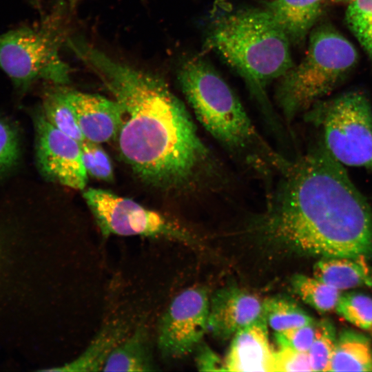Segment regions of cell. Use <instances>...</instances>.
Returning a JSON list of instances; mask_svg holds the SVG:
<instances>
[{
    "mask_svg": "<svg viewBox=\"0 0 372 372\" xmlns=\"http://www.w3.org/2000/svg\"><path fill=\"white\" fill-rule=\"evenodd\" d=\"M54 85L43 95L41 110L46 119L63 133L81 143L85 139L65 93L67 85Z\"/></svg>",
    "mask_w": 372,
    "mask_h": 372,
    "instance_id": "19",
    "label": "cell"
},
{
    "mask_svg": "<svg viewBox=\"0 0 372 372\" xmlns=\"http://www.w3.org/2000/svg\"><path fill=\"white\" fill-rule=\"evenodd\" d=\"M154 370L146 329L139 327L114 348L102 371L136 372Z\"/></svg>",
    "mask_w": 372,
    "mask_h": 372,
    "instance_id": "16",
    "label": "cell"
},
{
    "mask_svg": "<svg viewBox=\"0 0 372 372\" xmlns=\"http://www.w3.org/2000/svg\"><path fill=\"white\" fill-rule=\"evenodd\" d=\"M291 286L302 300L322 313L335 309L341 296L340 291L314 276L297 274L291 280Z\"/></svg>",
    "mask_w": 372,
    "mask_h": 372,
    "instance_id": "20",
    "label": "cell"
},
{
    "mask_svg": "<svg viewBox=\"0 0 372 372\" xmlns=\"http://www.w3.org/2000/svg\"><path fill=\"white\" fill-rule=\"evenodd\" d=\"M178 81L198 121L230 153L265 175L282 165L285 159L263 141L238 97L205 59L186 60Z\"/></svg>",
    "mask_w": 372,
    "mask_h": 372,
    "instance_id": "3",
    "label": "cell"
},
{
    "mask_svg": "<svg viewBox=\"0 0 372 372\" xmlns=\"http://www.w3.org/2000/svg\"><path fill=\"white\" fill-rule=\"evenodd\" d=\"M313 276L339 291L372 287V271L365 257L320 258L313 267Z\"/></svg>",
    "mask_w": 372,
    "mask_h": 372,
    "instance_id": "15",
    "label": "cell"
},
{
    "mask_svg": "<svg viewBox=\"0 0 372 372\" xmlns=\"http://www.w3.org/2000/svg\"><path fill=\"white\" fill-rule=\"evenodd\" d=\"M19 141L13 126L0 118V174L17 163L19 156Z\"/></svg>",
    "mask_w": 372,
    "mask_h": 372,
    "instance_id": "26",
    "label": "cell"
},
{
    "mask_svg": "<svg viewBox=\"0 0 372 372\" xmlns=\"http://www.w3.org/2000/svg\"><path fill=\"white\" fill-rule=\"evenodd\" d=\"M336 340L330 322L322 320L316 324L315 338L308 351L312 371H329Z\"/></svg>",
    "mask_w": 372,
    "mask_h": 372,
    "instance_id": "23",
    "label": "cell"
},
{
    "mask_svg": "<svg viewBox=\"0 0 372 372\" xmlns=\"http://www.w3.org/2000/svg\"><path fill=\"white\" fill-rule=\"evenodd\" d=\"M289 45L266 9L240 10L218 17L206 40L207 48L245 80L269 111L265 87L293 66Z\"/></svg>",
    "mask_w": 372,
    "mask_h": 372,
    "instance_id": "4",
    "label": "cell"
},
{
    "mask_svg": "<svg viewBox=\"0 0 372 372\" xmlns=\"http://www.w3.org/2000/svg\"><path fill=\"white\" fill-rule=\"evenodd\" d=\"M312 371L309 354L289 347L274 353V372Z\"/></svg>",
    "mask_w": 372,
    "mask_h": 372,
    "instance_id": "28",
    "label": "cell"
},
{
    "mask_svg": "<svg viewBox=\"0 0 372 372\" xmlns=\"http://www.w3.org/2000/svg\"><path fill=\"white\" fill-rule=\"evenodd\" d=\"M335 310L357 327L362 329L372 327V298L368 296L358 293L341 295Z\"/></svg>",
    "mask_w": 372,
    "mask_h": 372,
    "instance_id": "24",
    "label": "cell"
},
{
    "mask_svg": "<svg viewBox=\"0 0 372 372\" xmlns=\"http://www.w3.org/2000/svg\"><path fill=\"white\" fill-rule=\"evenodd\" d=\"M346 21L364 50L372 57V0H353L346 11Z\"/></svg>",
    "mask_w": 372,
    "mask_h": 372,
    "instance_id": "22",
    "label": "cell"
},
{
    "mask_svg": "<svg viewBox=\"0 0 372 372\" xmlns=\"http://www.w3.org/2000/svg\"><path fill=\"white\" fill-rule=\"evenodd\" d=\"M59 9L39 22L0 34V69L19 92L43 80L67 85L71 69L61 56L68 38Z\"/></svg>",
    "mask_w": 372,
    "mask_h": 372,
    "instance_id": "6",
    "label": "cell"
},
{
    "mask_svg": "<svg viewBox=\"0 0 372 372\" xmlns=\"http://www.w3.org/2000/svg\"><path fill=\"white\" fill-rule=\"evenodd\" d=\"M358 53L342 34L324 26L311 34L300 63L280 78L278 105L287 121L322 101L355 65Z\"/></svg>",
    "mask_w": 372,
    "mask_h": 372,
    "instance_id": "5",
    "label": "cell"
},
{
    "mask_svg": "<svg viewBox=\"0 0 372 372\" xmlns=\"http://www.w3.org/2000/svg\"><path fill=\"white\" fill-rule=\"evenodd\" d=\"M267 324L276 332L314 323L313 319L293 301L284 297L264 300Z\"/></svg>",
    "mask_w": 372,
    "mask_h": 372,
    "instance_id": "21",
    "label": "cell"
},
{
    "mask_svg": "<svg viewBox=\"0 0 372 372\" xmlns=\"http://www.w3.org/2000/svg\"><path fill=\"white\" fill-rule=\"evenodd\" d=\"M277 174L252 224L263 239L320 258L372 254V206L321 143Z\"/></svg>",
    "mask_w": 372,
    "mask_h": 372,
    "instance_id": "2",
    "label": "cell"
},
{
    "mask_svg": "<svg viewBox=\"0 0 372 372\" xmlns=\"http://www.w3.org/2000/svg\"><path fill=\"white\" fill-rule=\"evenodd\" d=\"M316 324L312 323L300 327L276 332L275 338L281 347L308 353L315 338Z\"/></svg>",
    "mask_w": 372,
    "mask_h": 372,
    "instance_id": "27",
    "label": "cell"
},
{
    "mask_svg": "<svg viewBox=\"0 0 372 372\" xmlns=\"http://www.w3.org/2000/svg\"><path fill=\"white\" fill-rule=\"evenodd\" d=\"M339 1H347V2L350 3L353 0H339Z\"/></svg>",
    "mask_w": 372,
    "mask_h": 372,
    "instance_id": "30",
    "label": "cell"
},
{
    "mask_svg": "<svg viewBox=\"0 0 372 372\" xmlns=\"http://www.w3.org/2000/svg\"><path fill=\"white\" fill-rule=\"evenodd\" d=\"M256 323H267L264 301L257 296L230 287L218 290L210 300L208 329L218 338H229Z\"/></svg>",
    "mask_w": 372,
    "mask_h": 372,
    "instance_id": "11",
    "label": "cell"
},
{
    "mask_svg": "<svg viewBox=\"0 0 372 372\" xmlns=\"http://www.w3.org/2000/svg\"><path fill=\"white\" fill-rule=\"evenodd\" d=\"M80 145L83 163L88 176L105 182L112 181L113 166L108 154L100 144L84 140Z\"/></svg>",
    "mask_w": 372,
    "mask_h": 372,
    "instance_id": "25",
    "label": "cell"
},
{
    "mask_svg": "<svg viewBox=\"0 0 372 372\" xmlns=\"http://www.w3.org/2000/svg\"><path fill=\"white\" fill-rule=\"evenodd\" d=\"M198 355V366L200 371H225L218 357L207 347L202 349Z\"/></svg>",
    "mask_w": 372,
    "mask_h": 372,
    "instance_id": "29",
    "label": "cell"
},
{
    "mask_svg": "<svg viewBox=\"0 0 372 372\" xmlns=\"http://www.w3.org/2000/svg\"><path fill=\"white\" fill-rule=\"evenodd\" d=\"M65 93L85 140L101 144L116 138L123 112L116 100L68 87Z\"/></svg>",
    "mask_w": 372,
    "mask_h": 372,
    "instance_id": "12",
    "label": "cell"
},
{
    "mask_svg": "<svg viewBox=\"0 0 372 372\" xmlns=\"http://www.w3.org/2000/svg\"><path fill=\"white\" fill-rule=\"evenodd\" d=\"M66 46L122 107L123 123L116 138L119 154L142 183L185 194L219 185L223 173L218 159L165 79L80 39L70 37Z\"/></svg>",
    "mask_w": 372,
    "mask_h": 372,
    "instance_id": "1",
    "label": "cell"
},
{
    "mask_svg": "<svg viewBox=\"0 0 372 372\" xmlns=\"http://www.w3.org/2000/svg\"><path fill=\"white\" fill-rule=\"evenodd\" d=\"M209 298L201 287L177 295L161 318L158 347L164 355L180 358L191 353L208 330Z\"/></svg>",
    "mask_w": 372,
    "mask_h": 372,
    "instance_id": "9",
    "label": "cell"
},
{
    "mask_svg": "<svg viewBox=\"0 0 372 372\" xmlns=\"http://www.w3.org/2000/svg\"><path fill=\"white\" fill-rule=\"evenodd\" d=\"M274 353L267 323L249 325L233 336L224 366L226 371L274 372Z\"/></svg>",
    "mask_w": 372,
    "mask_h": 372,
    "instance_id": "13",
    "label": "cell"
},
{
    "mask_svg": "<svg viewBox=\"0 0 372 372\" xmlns=\"http://www.w3.org/2000/svg\"><path fill=\"white\" fill-rule=\"evenodd\" d=\"M308 112L320 130L321 143L336 161L372 172V106L364 93L345 92Z\"/></svg>",
    "mask_w": 372,
    "mask_h": 372,
    "instance_id": "7",
    "label": "cell"
},
{
    "mask_svg": "<svg viewBox=\"0 0 372 372\" xmlns=\"http://www.w3.org/2000/svg\"><path fill=\"white\" fill-rule=\"evenodd\" d=\"M323 0H273L266 10L290 43L301 41L316 22Z\"/></svg>",
    "mask_w": 372,
    "mask_h": 372,
    "instance_id": "14",
    "label": "cell"
},
{
    "mask_svg": "<svg viewBox=\"0 0 372 372\" xmlns=\"http://www.w3.org/2000/svg\"><path fill=\"white\" fill-rule=\"evenodd\" d=\"M329 371H372L369 340L353 331H342L336 340Z\"/></svg>",
    "mask_w": 372,
    "mask_h": 372,
    "instance_id": "18",
    "label": "cell"
},
{
    "mask_svg": "<svg viewBox=\"0 0 372 372\" xmlns=\"http://www.w3.org/2000/svg\"><path fill=\"white\" fill-rule=\"evenodd\" d=\"M126 328L118 322L108 324L96 335L86 349L74 360L51 371H99L114 348L124 338Z\"/></svg>",
    "mask_w": 372,
    "mask_h": 372,
    "instance_id": "17",
    "label": "cell"
},
{
    "mask_svg": "<svg viewBox=\"0 0 372 372\" xmlns=\"http://www.w3.org/2000/svg\"><path fill=\"white\" fill-rule=\"evenodd\" d=\"M33 122L36 162L41 175L48 181L84 190L88 174L80 143L54 127L41 108L34 113Z\"/></svg>",
    "mask_w": 372,
    "mask_h": 372,
    "instance_id": "10",
    "label": "cell"
},
{
    "mask_svg": "<svg viewBox=\"0 0 372 372\" xmlns=\"http://www.w3.org/2000/svg\"><path fill=\"white\" fill-rule=\"evenodd\" d=\"M83 197L103 236H141L185 239L187 234L167 216L110 191L89 187Z\"/></svg>",
    "mask_w": 372,
    "mask_h": 372,
    "instance_id": "8",
    "label": "cell"
}]
</instances>
